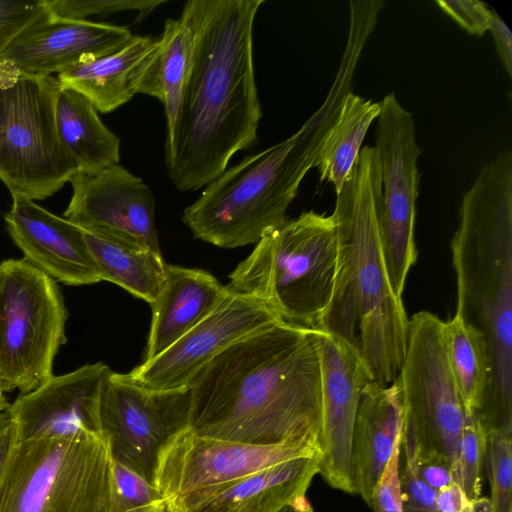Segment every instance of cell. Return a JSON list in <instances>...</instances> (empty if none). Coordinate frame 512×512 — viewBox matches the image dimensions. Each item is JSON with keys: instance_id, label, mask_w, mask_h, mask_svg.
<instances>
[{"instance_id": "obj_36", "label": "cell", "mask_w": 512, "mask_h": 512, "mask_svg": "<svg viewBox=\"0 0 512 512\" xmlns=\"http://www.w3.org/2000/svg\"><path fill=\"white\" fill-rule=\"evenodd\" d=\"M438 7L469 34L482 36L489 30L493 10L478 0H438Z\"/></svg>"}, {"instance_id": "obj_25", "label": "cell", "mask_w": 512, "mask_h": 512, "mask_svg": "<svg viewBox=\"0 0 512 512\" xmlns=\"http://www.w3.org/2000/svg\"><path fill=\"white\" fill-rule=\"evenodd\" d=\"M194 32L187 14L167 19L158 46L149 61L137 93L160 100L164 106L167 132L174 126L183 86L190 68Z\"/></svg>"}, {"instance_id": "obj_14", "label": "cell", "mask_w": 512, "mask_h": 512, "mask_svg": "<svg viewBox=\"0 0 512 512\" xmlns=\"http://www.w3.org/2000/svg\"><path fill=\"white\" fill-rule=\"evenodd\" d=\"M64 218L86 233L160 252L155 199L143 180L113 164L96 173H76Z\"/></svg>"}, {"instance_id": "obj_7", "label": "cell", "mask_w": 512, "mask_h": 512, "mask_svg": "<svg viewBox=\"0 0 512 512\" xmlns=\"http://www.w3.org/2000/svg\"><path fill=\"white\" fill-rule=\"evenodd\" d=\"M111 463L99 435L16 442L0 512H110Z\"/></svg>"}, {"instance_id": "obj_20", "label": "cell", "mask_w": 512, "mask_h": 512, "mask_svg": "<svg viewBox=\"0 0 512 512\" xmlns=\"http://www.w3.org/2000/svg\"><path fill=\"white\" fill-rule=\"evenodd\" d=\"M320 458L290 459L242 478L166 502V512H278L306 497Z\"/></svg>"}, {"instance_id": "obj_11", "label": "cell", "mask_w": 512, "mask_h": 512, "mask_svg": "<svg viewBox=\"0 0 512 512\" xmlns=\"http://www.w3.org/2000/svg\"><path fill=\"white\" fill-rule=\"evenodd\" d=\"M190 388L153 390L109 371L100 394L102 438L111 459L155 486L161 456L188 428Z\"/></svg>"}, {"instance_id": "obj_33", "label": "cell", "mask_w": 512, "mask_h": 512, "mask_svg": "<svg viewBox=\"0 0 512 512\" xmlns=\"http://www.w3.org/2000/svg\"><path fill=\"white\" fill-rule=\"evenodd\" d=\"M403 512H437L436 490L417 475L409 453L401 448L399 460Z\"/></svg>"}, {"instance_id": "obj_29", "label": "cell", "mask_w": 512, "mask_h": 512, "mask_svg": "<svg viewBox=\"0 0 512 512\" xmlns=\"http://www.w3.org/2000/svg\"><path fill=\"white\" fill-rule=\"evenodd\" d=\"M110 512H166V502L156 486L112 460Z\"/></svg>"}, {"instance_id": "obj_23", "label": "cell", "mask_w": 512, "mask_h": 512, "mask_svg": "<svg viewBox=\"0 0 512 512\" xmlns=\"http://www.w3.org/2000/svg\"><path fill=\"white\" fill-rule=\"evenodd\" d=\"M158 37L134 36L122 49L58 73L62 87L87 98L97 111L109 113L137 94L140 79L155 53Z\"/></svg>"}, {"instance_id": "obj_6", "label": "cell", "mask_w": 512, "mask_h": 512, "mask_svg": "<svg viewBox=\"0 0 512 512\" xmlns=\"http://www.w3.org/2000/svg\"><path fill=\"white\" fill-rule=\"evenodd\" d=\"M336 256L332 214L303 212L265 234L226 287L259 300L282 322L317 330L332 296Z\"/></svg>"}, {"instance_id": "obj_22", "label": "cell", "mask_w": 512, "mask_h": 512, "mask_svg": "<svg viewBox=\"0 0 512 512\" xmlns=\"http://www.w3.org/2000/svg\"><path fill=\"white\" fill-rule=\"evenodd\" d=\"M228 293L226 286L204 270L167 264L164 283L151 304L144 361L161 354L205 319Z\"/></svg>"}, {"instance_id": "obj_34", "label": "cell", "mask_w": 512, "mask_h": 512, "mask_svg": "<svg viewBox=\"0 0 512 512\" xmlns=\"http://www.w3.org/2000/svg\"><path fill=\"white\" fill-rule=\"evenodd\" d=\"M401 439L402 433L396 440L391 457L372 492L369 507L373 512H403L399 479Z\"/></svg>"}, {"instance_id": "obj_17", "label": "cell", "mask_w": 512, "mask_h": 512, "mask_svg": "<svg viewBox=\"0 0 512 512\" xmlns=\"http://www.w3.org/2000/svg\"><path fill=\"white\" fill-rule=\"evenodd\" d=\"M109 371L102 362L86 364L63 375H52L33 391L19 394L8 408L16 441L102 436L99 403Z\"/></svg>"}, {"instance_id": "obj_18", "label": "cell", "mask_w": 512, "mask_h": 512, "mask_svg": "<svg viewBox=\"0 0 512 512\" xmlns=\"http://www.w3.org/2000/svg\"><path fill=\"white\" fill-rule=\"evenodd\" d=\"M133 37L127 27L59 18L45 6L13 38L0 60L13 63L28 75L47 77L77 63L114 53Z\"/></svg>"}, {"instance_id": "obj_28", "label": "cell", "mask_w": 512, "mask_h": 512, "mask_svg": "<svg viewBox=\"0 0 512 512\" xmlns=\"http://www.w3.org/2000/svg\"><path fill=\"white\" fill-rule=\"evenodd\" d=\"M443 341L465 412L478 413L491 382L488 340L482 331L455 314L443 321Z\"/></svg>"}, {"instance_id": "obj_1", "label": "cell", "mask_w": 512, "mask_h": 512, "mask_svg": "<svg viewBox=\"0 0 512 512\" xmlns=\"http://www.w3.org/2000/svg\"><path fill=\"white\" fill-rule=\"evenodd\" d=\"M188 430L321 455V374L311 329L272 323L214 356L189 384Z\"/></svg>"}, {"instance_id": "obj_37", "label": "cell", "mask_w": 512, "mask_h": 512, "mask_svg": "<svg viewBox=\"0 0 512 512\" xmlns=\"http://www.w3.org/2000/svg\"><path fill=\"white\" fill-rule=\"evenodd\" d=\"M401 448L411 456L418 477L432 489L438 491L455 481L453 470L444 458L418 456L402 444Z\"/></svg>"}, {"instance_id": "obj_39", "label": "cell", "mask_w": 512, "mask_h": 512, "mask_svg": "<svg viewBox=\"0 0 512 512\" xmlns=\"http://www.w3.org/2000/svg\"><path fill=\"white\" fill-rule=\"evenodd\" d=\"M493 37L497 54L509 77H512V33L506 23L493 10L489 30Z\"/></svg>"}, {"instance_id": "obj_31", "label": "cell", "mask_w": 512, "mask_h": 512, "mask_svg": "<svg viewBox=\"0 0 512 512\" xmlns=\"http://www.w3.org/2000/svg\"><path fill=\"white\" fill-rule=\"evenodd\" d=\"M486 462L491 512H512V432L488 433Z\"/></svg>"}, {"instance_id": "obj_2", "label": "cell", "mask_w": 512, "mask_h": 512, "mask_svg": "<svg viewBox=\"0 0 512 512\" xmlns=\"http://www.w3.org/2000/svg\"><path fill=\"white\" fill-rule=\"evenodd\" d=\"M264 0H189L194 32L190 68L165 166L176 189L206 187L232 156L257 140L261 105L255 83L253 24Z\"/></svg>"}, {"instance_id": "obj_40", "label": "cell", "mask_w": 512, "mask_h": 512, "mask_svg": "<svg viewBox=\"0 0 512 512\" xmlns=\"http://www.w3.org/2000/svg\"><path fill=\"white\" fill-rule=\"evenodd\" d=\"M16 442L15 424L7 411L0 419V481Z\"/></svg>"}, {"instance_id": "obj_10", "label": "cell", "mask_w": 512, "mask_h": 512, "mask_svg": "<svg viewBox=\"0 0 512 512\" xmlns=\"http://www.w3.org/2000/svg\"><path fill=\"white\" fill-rule=\"evenodd\" d=\"M68 312L55 280L25 259L0 263V382L33 391L52 375Z\"/></svg>"}, {"instance_id": "obj_38", "label": "cell", "mask_w": 512, "mask_h": 512, "mask_svg": "<svg viewBox=\"0 0 512 512\" xmlns=\"http://www.w3.org/2000/svg\"><path fill=\"white\" fill-rule=\"evenodd\" d=\"M436 508L437 512H474V501L458 482L452 481L436 492Z\"/></svg>"}, {"instance_id": "obj_16", "label": "cell", "mask_w": 512, "mask_h": 512, "mask_svg": "<svg viewBox=\"0 0 512 512\" xmlns=\"http://www.w3.org/2000/svg\"><path fill=\"white\" fill-rule=\"evenodd\" d=\"M302 456L321 458L319 452L300 445L244 444L201 437L187 428L163 452L155 486L167 502Z\"/></svg>"}, {"instance_id": "obj_13", "label": "cell", "mask_w": 512, "mask_h": 512, "mask_svg": "<svg viewBox=\"0 0 512 512\" xmlns=\"http://www.w3.org/2000/svg\"><path fill=\"white\" fill-rule=\"evenodd\" d=\"M312 333L321 374L319 474L334 489L355 493L352 478L353 429L362 391L373 379L352 344L323 330H312Z\"/></svg>"}, {"instance_id": "obj_24", "label": "cell", "mask_w": 512, "mask_h": 512, "mask_svg": "<svg viewBox=\"0 0 512 512\" xmlns=\"http://www.w3.org/2000/svg\"><path fill=\"white\" fill-rule=\"evenodd\" d=\"M55 121L59 140L79 173H96L119 163L118 137L103 124L93 104L77 91L60 87Z\"/></svg>"}, {"instance_id": "obj_9", "label": "cell", "mask_w": 512, "mask_h": 512, "mask_svg": "<svg viewBox=\"0 0 512 512\" xmlns=\"http://www.w3.org/2000/svg\"><path fill=\"white\" fill-rule=\"evenodd\" d=\"M403 404L401 444L418 456L450 464L460 482L459 440L465 409L443 341V321L429 311L409 318L405 358L397 376Z\"/></svg>"}, {"instance_id": "obj_3", "label": "cell", "mask_w": 512, "mask_h": 512, "mask_svg": "<svg viewBox=\"0 0 512 512\" xmlns=\"http://www.w3.org/2000/svg\"><path fill=\"white\" fill-rule=\"evenodd\" d=\"M382 182L376 150L361 149L336 194V272L319 328L345 339L360 353L373 381L389 385L402 367L409 318L386 268L382 228Z\"/></svg>"}, {"instance_id": "obj_32", "label": "cell", "mask_w": 512, "mask_h": 512, "mask_svg": "<svg viewBox=\"0 0 512 512\" xmlns=\"http://www.w3.org/2000/svg\"><path fill=\"white\" fill-rule=\"evenodd\" d=\"M165 0H45L46 9L54 16L73 20H86L92 15L136 10L141 19Z\"/></svg>"}, {"instance_id": "obj_35", "label": "cell", "mask_w": 512, "mask_h": 512, "mask_svg": "<svg viewBox=\"0 0 512 512\" xmlns=\"http://www.w3.org/2000/svg\"><path fill=\"white\" fill-rule=\"evenodd\" d=\"M44 9V0H0V58L13 38Z\"/></svg>"}, {"instance_id": "obj_42", "label": "cell", "mask_w": 512, "mask_h": 512, "mask_svg": "<svg viewBox=\"0 0 512 512\" xmlns=\"http://www.w3.org/2000/svg\"><path fill=\"white\" fill-rule=\"evenodd\" d=\"M4 393L5 391L0 382V419L6 415L8 408L10 406V403H8Z\"/></svg>"}, {"instance_id": "obj_21", "label": "cell", "mask_w": 512, "mask_h": 512, "mask_svg": "<svg viewBox=\"0 0 512 512\" xmlns=\"http://www.w3.org/2000/svg\"><path fill=\"white\" fill-rule=\"evenodd\" d=\"M402 426L403 404L398 379L389 385L369 382L361 394L352 436L354 492L368 506Z\"/></svg>"}, {"instance_id": "obj_26", "label": "cell", "mask_w": 512, "mask_h": 512, "mask_svg": "<svg viewBox=\"0 0 512 512\" xmlns=\"http://www.w3.org/2000/svg\"><path fill=\"white\" fill-rule=\"evenodd\" d=\"M379 114V102L365 99L352 91L343 98L315 167L319 171L320 181L332 184L336 194L348 179L366 133Z\"/></svg>"}, {"instance_id": "obj_19", "label": "cell", "mask_w": 512, "mask_h": 512, "mask_svg": "<svg viewBox=\"0 0 512 512\" xmlns=\"http://www.w3.org/2000/svg\"><path fill=\"white\" fill-rule=\"evenodd\" d=\"M4 219L10 237L24 259L54 280L66 285L102 281L85 232L26 197H12Z\"/></svg>"}, {"instance_id": "obj_30", "label": "cell", "mask_w": 512, "mask_h": 512, "mask_svg": "<svg viewBox=\"0 0 512 512\" xmlns=\"http://www.w3.org/2000/svg\"><path fill=\"white\" fill-rule=\"evenodd\" d=\"M488 434L475 413L465 412L459 440V484L471 500L482 496Z\"/></svg>"}, {"instance_id": "obj_5", "label": "cell", "mask_w": 512, "mask_h": 512, "mask_svg": "<svg viewBox=\"0 0 512 512\" xmlns=\"http://www.w3.org/2000/svg\"><path fill=\"white\" fill-rule=\"evenodd\" d=\"M361 50L345 47L323 104L289 138L227 168L188 206L182 220L194 237L222 248L259 242L286 212L311 168L352 83Z\"/></svg>"}, {"instance_id": "obj_27", "label": "cell", "mask_w": 512, "mask_h": 512, "mask_svg": "<svg viewBox=\"0 0 512 512\" xmlns=\"http://www.w3.org/2000/svg\"><path fill=\"white\" fill-rule=\"evenodd\" d=\"M85 238L102 281L112 282L150 305L154 302L166 276L167 263L161 252L86 232Z\"/></svg>"}, {"instance_id": "obj_8", "label": "cell", "mask_w": 512, "mask_h": 512, "mask_svg": "<svg viewBox=\"0 0 512 512\" xmlns=\"http://www.w3.org/2000/svg\"><path fill=\"white\" fill-rule=\"evenodd\" d=\"M60 87L58 78L0 60V180L12 197L43 200L78 173L57 133Z\"/></svg>"}, {"instance_id": "obj_15", "label": "cell", "mask_w": 512, "mask_h": 512, "mask_svg": "<svg viewBox=\"0 0 512 512\" xmlns=\"http://www.w3.org/2000/svg\"><path fill=\"white\" fill-rule=\"evenodd\" d=\"M277 321L259 300L229 290L205 319L126 375L137 385L153 390L187 388L198 371L222 350Z\"/></svg>"}, {"instance_id": "obj_4", "label": "cell", "mask_w": 512, "mask_h": 512, "mask_svg": "<svg viewBox=\"0 0 512 512\" xmlns=\"http://www.w3.org/2000/svg\"><path fill=\"white\" fill-rule=\"evenodd\" d=\"M456 312L482 331L491 382L477 413L487 432L512 431V153L485 163L465 192L451 239Z\"/></svg>"}, {"instance_id": "obj_12", "label": "cell", "mask_w": 512, "mask_h": 512, "mask_svg": "<svg viewBox=\"0 0 512 512\" xmlns=\"http://www.w3.org/2000/svg\"><path fill=\"white\" fill-rule=\"evenodd\" d=\"M380 103L375 146L382 182L381 228L388 277L395 295L402 298L410 269L417 261L414 237L416 202L422 153L416 140L413 115L394 92Z\"/></svg>"}, {"instance_id": "obj_41", "label": "cell", "mask_w": 512, "mask_h": 512, "mask_svg": "<svg viewBox=\"0 0 512 512\" xmlns=\"http://www.w3.org/2000/svg\"><path fill=\"white\" fill-rule=\"evenodd\" d=\"M278 512H313V509L305 497L294 503L284 506Z\"/></svg>"}]
</instances>
